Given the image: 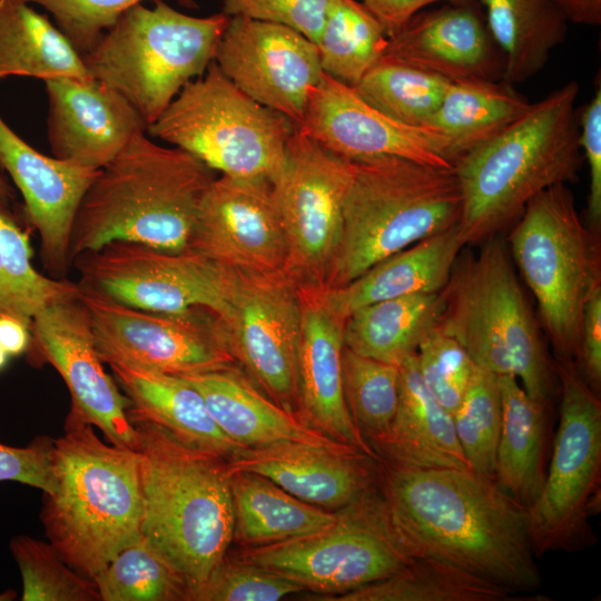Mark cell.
Instances as JSON below:
<instances>
[{
  "label": "cell",
  "instance_id": "16",
  "mask_svg": "<svg viewBox=\"0 0 601 601\" xmlns=\"http://www.w3.org/2000/svg\"><path fill=\"white\" fill-rule=\"evenodd\" d=\"M229 352L264 393L299 414V286L285 272L237 274L228 316L219 319Z\"/></svg>",
  "mask_w": 601,
  "mask_h": 601
},
{
  "label": "cell",
  "instance_id": "27",
  "mask_svg": "<svg viewBox=\"0 0 601 601\" xmlns=\"http://www.w3.org/2000/svg\"><path fill=\"white\" fill-rule=\"evenodd\" d=\"M400 394L396 413L387 431L370 443L386 462L418 469L470 470L453 415L425 386L416 354L400 366Z\"/></svg>",
  "mask_w": 601,
  "mask_h": 601
},
{
  "label": "cell",
  "instance_id": "10",
  "mask_svg": "<svg viewBox=\"0 0 601 601\" xmlns=\"http://www.w3.org/2000/svg\"><path fill=\"white\" fill-rule=\"evenodd\" d=\"M296 126L239 90L215 60L149 125L150 137L180 148L221 175L273 180Z\"/></svg>",
  "mask_w": 601,
  "mask_h": 601
},
{
  "label": "cell",
  "instance_id": "38",
  "mask_svg": "<svg viewBox=\"0 0 601 601\" xmlns=\"http://www.w3.org/2000/svg\"><path fill=\"white\" fill-rule=\"evenodd\" d=\"M102 601H190L177 568L142 534L93 578Z\"/></svg>",
  "mask_w": 601,
  "mask_h": 601
},
{
  "label": "cell",
  "instance_id": "55",
  "mask_svg": "<svg viewBox=\"0 0 601 601\" xmlns=\"http://www.w3.org/2000/svg\"><path fill=\"white\" fill-rule=\"evenodd\" d=\"M14 197L13 189L8 179L0 173V201L8 203Z\"/></svg>",
  "mask_w": 601,
  "mask_h": 601
},
{
  "label": "cell",
  "instance_id": "35",
  "mask_svg": "<svg viewBox=\"0 0 601 601\" xmlns=\"http://www.w3.org/2000/svg\"><path fill=\"white\" fill-rule=\"evenodd\" d=\"M487 28L504 55L503 81L523 82L545 66L563 42L568 20L553 0H479Z\"/></svg>",
  "mask_w": 601,
  "mask_h": 601
},
{
  "label": "cell",
  "instance_id": "20",
  "mask_svg": "<svg viewBox=\"0 0 601 601\" xmlns=\"http://www.w3.org/2000/svg\"><path fill=\"white\" fill-rule=\"evenodd\" d=\"M297 128L327 150L352 161L395 156L454 168L447 160L446 140L440 134L394 121L363 100L354 87L324 71L311 91Z\"/></svg>",
  "mask_w": 601,
  "mask_h": 601
},
{
  "label": "cell",
  "instance_id": "50",
  "mask_svg": "<svg viewBox=\"0 0 601 601\" xmlns=\"http://www.w3.org/2000/svg\"><path fill=\"white\" fill-rule=\"evenodd\" d=\"M578 368L587 384L601 390V288L588 299L582 314Z\"/></svg>",
  "mask_w": 601,
  "mask_h": 601
},
{
  "label": "cell",
  "instance_id": "24",
  "mask_svg": "<svg viewBox=\"0 0 601 601\" xmlns=\"http://www.w3.org/2000/svg\"><path fill=\"white\" fill-rule=\"evenodd\" d=\"M230 472L258 474L322 509H344L373 491L377 460L299 444L240 449L226 459Z\"/></svg>",
  "mask_w": 601,
  "mask_h": 601
},
{
  "label": "cell",
  "instance_id": "2",
  "mask_svg": "<svg viewBox=\"0 0 601 601\" xmlns=\"http://www.w3.org/2000/svg\"><path fill=\"white\" fill-rule=\"evenodd\" d=\"M216 178L191 154L156 144L146 131L105 167L87 189L70 239V260L112 242L166 252L189 248L198 208Z\"/></svg>",
  "mask_w": 601,
  "mask_h": 601
},
{
  "label": "cell",
  "instance_id": "19",
  "mask_svg": "<svg viewBox=\"0 0 601 601\" xmlns=\"http://www.w3.org/2000/svg\"><path fill=\"white\" fill-rule=\"evenodd\" d=\"M188 249L237 274L284 270L287 242L272 181L216 177L201 198Z\"/></svg>",
  "mask_w": 601,
  "mask_h": 601
},
{
  "label": "cell",
  "instance_id": "48",
  "mask_svg": "<svg viewBox=\"0 0 601 601\" xmlns=\"http://www.w3.org/2000/svg\"><path fill=\"white\" fill-rule=\"evenodd\" d=\"M592 99L577 115L579 145L589 167L587 225L600 231L601 227V82L597 77Z\"/></svg>",
  "mask_w": 601,
  "mask_h": 601
},
{
  "label": "cell",
  "instance_id": "30",
  "mask_svg": "<svg viewBox=\"0 0 601 601\" xmlns=\"http://www.w3.org/2000/svg\"><path fill=\"white\" fill-rule=\"evenodd\" d=\"M502 423L495 482L530 509L545 477L548 406L531 398L513 375H499Z\"/></svg>",
  "mask_w": 601,
  "mask_h": 601
},
{
  "label": "cell",
  "instance_id": "23",
  "mask_svg": "<svg viewBox=\"0 0 601 601\" xmlns=\"http://www.w3.org/2000/svg\"><path fill=\"white\" fill-rule=\"evenodd\" d=\"M53 157L92 169L110 162L147 125L117 90L95 78L45 81Z\"/></svg>",
  "mask_w": 601,
  "mask_h": 601
},
{
  "label": "cell",
  "instance_id": "25",
  "mask_svg": "<svg viewBox=\"0 0 601 601\" xmlns=\"http://www.w3.org/2000/svg\"><path fill=\"white\" fill-rule=\"evenodd\" d=\"M299 414L331 439L378 460L354 424L345 402L342 382L344 322L328 312L314 288L299 287Z\"/></svg>",
  "mask_w": 601,
  "mask_h": 601
},
{
  "label": "cell",
  "instance_id": "37",
  "mask_svg": "<svg viewBox=\"0 0 601 601\" xmlns=\"http://www.w3.org/2000/svg\"><path fill=\"white\" fill-rule=\"evenodd\" d=\"M387 37L377 19L357 0H328L316 42L322 70L355 87L383 56Z\"/></svg>",
  "mask_w": 601,
  "mask_h": 601
},
{
  "label": "cell",
  "instance_id": "4",
  "mask_svg": "<svg viewBox=\"0 0 601 601\" xmlns=\"http://www.w3.org/2000/svg\"><path fill=\"white\" fill-rule=\"evenodd\" d=\"M579 89L577 81L566 82L454 164L465 246L500 235L542 190L579 179Z\"/></svg>",
  "mask_w": 601,
  "mask_h": 601
},
{
  "label": "cell",
  "instance_id": "18",
  "mask_svg": "<svg viewBox=\"0 0 601 601\" xmlns=\"http://www.w3.org/2000/svg\"><path fill=\"white\" fill-rule=\"evenodd\" d=\"M215 62L245 95L298 127L323 70L315 42L285 24L229 17Z\"/></svg>",
  "mask_w": 601,
  "mask_h": 601
},
{
  "label": "cell",
  "instance_id": "51",
  "mask_svg": "<svg viewBox=\"0 0 601 601\" xmlns=\"http://www.w3.org/2000/svg\"><path fill=\"white\" fill-rule=\"evenodd\" d=\"M461 0H361L377 19L387 38L397 33L407 21L427 4Z\"/></svg>",
  "mask_w": 601,
  "mask_h": 601
},
{
  "label": "cell",
  "instance_id": "49",
  "mask_svg": "<svg viewBox=\"0 0 601 601\" xmlns=\"http://www.w3.org/2000/svg\"><path fill=\"white\" fill-rule=\"evenodd\" d=\"M53 440L38 436L24 447L0 443V482L14 481L49 493L53 489L51 466Z\"/></svg>",
  "mask_w": 601,
  "mask_h": 601
},
{
  "label": "cell",
  "instance_id": "1",
  "mask_svg": "<svg viewBox=\"0 0 601 601\" xmlns=\"http://www.w3.org/2000/svg\"><path fill=\"white\" fill-rule=\"evenodd\" d=\"M376 463L390 519L415 556L449 561L512 593L540 587L529 511L495 481L471 470Z\"/></svg>",
  "mask_w": 601,
  "mask_h": 601
},
{
  "label": "cell",
  "instance_id": "14",
  "mask_svg": "<svg viewBox=\"0 0 601 601\" xmlns=\"http://www.w3.org/2000/svg\"><path fill=\"white\" fill-rule=\"evenodd\" d=\"M86 283L132 307L160 313L195 308L218 319L230 313L237 273L186 249L166 252L132 242H112L72 260Z\"/></svg>",
  "mask_w": 601,
  "mask_h": 601
},
{
  "label": "cell",
  "instance_id": "8",
  "mask_svg": "<svg viewBox=\"0 0 601 601\" xmlns=\"http://www.w3.org/2000/svg\"><path fill=\"white\" fill-rule=\"evenodd\" d=\"M229 17L183 13L164 0L127 10L82 55L90 76L117 90L147 127L215 60Z\"/></svg>",
  "mask_w": 601,
  "mask_h": 601
},
{
  "label": "cell",
  "instance_id": "21",
  "mask_svg": "<svg viewBox=\"0 0 601 601\" xmlns=\"http://www.w3.org/2000/svg\"><path fill=\"white\" fill-rule=\"evenodd\" d=\"M0 166L22 195L27 218L39 235L45 268L61 278L71 265L78 208L99 170L39 152L1 116Z\"/></svg>",
  "mask_w": 601,
  "mask_h": 601
},
{
  "label": "cell",
  "instance_id": "15",
  "mask_svg": "<svg viewBox=\"0 0 601 601\" xmlns=\"http://www.w3.org/2000/svg\"><path fill=\"white\" fill-rule=\"evenodd\" d=\"M355 164L296 127L273 180L287 242L285 272L299 287L321 288L337 248L343 206Z\"/></svg>",
  "mask_w": 601,
  "mask_h": 601
},
{
  "label": "cell",
  "instance_id": "28",
  "mask_svg": "<svg viewBox=\"0 0 601 601\" xmlns=\"http://www.w3.org/2000/svg\"><path fill=\"white\" fill-rule=\"evenodd\" d=\"M464 246L457 225L381 260L342 287L314 289L328 312L345 322L353 312L370 304L440 293Z\"/></svg>",
  "mask_w": 601,
  "mask_h": 601
},
{
  "label": "cell",
  "instance_id": "29",
  "mask_svg": "<svg viewBox=\"0 0 601 601\" xmlns=\"http://www.w3.org/2000/svg\"><path fill=\"white\" fill-rule=\"evenodd\" d=\"M108 365L128 400L131 424H154L187 444L226 459L243 449L221 432L200 393L181 376L122 363Z\"/></svg>",
  "mask_w": 601,
  "mask_h": 601
},
{
  "label": "cell",
  "instance_id": "33",
  "mask_svg": "<svg viewBox=\"0 0 601 601\" xmlns=\"http://www.w3.org/2000/svg\"><path fill=\"white\" fill-rule=\"evenodd\" d=\"M531 105L503 80L451 82L425 127L446 140L447 160L454 167L462 156L522 117Z\"/></svg>",
  "mask_w": 601,
  "mask_h": 601
},
{
  "label": "cell",
  "instance_id": "44",
  "mask_svg": "<svg viewBox=\"0 0 601 601\" xmlns=\"http://www.w3.org/2000/svg\"><path fill=\"white\" fill-rule=\"evenodd\" d=\"M416 359L425 386L453 415L476 367L469 353L455 338L435 327L420 344Z\"/></svg>",
  "mask_w": 601,
  "mask_h": 601
},
{
  "label": "cell",
  "instance_id": "45",
  "mask_svg": "<svg viewBox=\"0 0 601 601\" xmlns=\"http://www.w3.org/2000/svg\"><path fill=\"white\" fill-rule=\"evenodd\" d=\"M304 590L267 569L226 558L191 594V601H276Z\"/></svg>",
  "mask_w": 601,
  "mask_h": 601
},
{
  "label": "cell",
  "instance_id": "22",
  "mask_svg": "<svg viewBox=\"0 0 601 601\" xmlns=\"http://www.w3.org/2000/svg\"><path fill=\"white\" fill-rule=\"evenodd\" d=\"M381 59L410 65L452 82L503 80L505 68L504 55L477 0L418 11L387 38Z\"/></svg>",
  "mask_w": 601,
  "mask_h": 601
},
{
  "label": "cell",
  "instance_id": "41",
  "mask_svg": "<svg viewBox=\"0 0 601 601\" xmlns=\"http://www.w3.org/2000/svg\"><path fill=\"white\" fill-rule=\"evenodd\" d=\"M453 422L470 470L495 481L502 423L499 375L475 367L467 390L453 413Z\"/></svg>",
  "mask_w": 601,
  "mask_h": 601
},
{
  "label": "cell",
  "instance_id": "40",
  "mask_svg": "<svg viewBox=\"0 0 601 601\" xmlns=\"http://www.w3.org/2000/svg\"><path fill=\"white\" fill-rule=\"evenodd\" d=\"M342 382L352 420L370 445L387 431L396 413L398 366L358 355L344 346Z\"/></svg>",
  "mask_w": 601,
  "mask_h": 601
},
{
  "label": "cell",
  "instance_id": "9",
  "mask_svg": "<svg viewBox=\"0 0 601 601\" xmlns=\"http://www.w3.org/2000/svg\"><path fill=\"white\" fill-rule=\"evenodd\" d=\"M513 224L510 255L538 302L556 361L578 363L583 308L601 288L600 231L581 219L565 184L535 195Z\"/></svg>",
  "mask_w": 601,
  "mask_h": 601
},
{
  "label": "cell",
  "instance_id": "43",
  "mask_svg": "<svg viewBox=\"0 0 601 601\" xmlns=\"http://www.w3.org/2000/svg\"><path fill=\"white\" fill-rule=\"evenodd\" d=\"M0 201V258L8 286L31 322L45 306L76 297L79 284L40 274L32 265V248L28 234L14 221Z\"/></svg>",
  "mask_w": 601,
  "mask_h": 601
},
{
  "label": "cell",
  "instance_id": "26",
  "mask_svg": "<svg viewBox=\"0 0 601 601\" xmlns=\"http://www.w3.org/2000/svg\"><path fill=\"white\" fill-rule=\"evenodd\" d=\"M181 377L200 393L221 432L243 449L299 444L362 453L325 435L300 414L276 404L236 367Z\"/></svg>",
  "mask_w": 601,
  "mask_h": 601
},
{
  "label": "cell",
  "instance_id": "12",
  "mask_svg": "<svg viewBox=\"0 0 601 601\" xmlns=\"http://www.w3.org/2000/svg\"><path fill=\"white\" fill-rule=\"evenodd\" d=\"M415 558L373 491L342 509L317 533L243 551L239 561L278 573L304 589L343 594L385 579Z\"/></svg>",
  "mask_w": 601,
  "mask_h": 601
},
{
  "label": "cell",
  "instance_id": "3",
  "mask_svg": "<svg viewBox=\"0 0 601 601\" xmlns=\"http://www.w3.org/2000/svg\"><path fill=\"white\" fill-rule=\"evenodd\" d=\"M53 489L40 520L59 556L93 579L141 534L142 492L135 450L107 445L93 425L69 412L53 440Z\"/></svg>",
  "mask_w": 601,
  "mask_h": 601
},
{
  "label": "cell",
  "instance_id": "11",
  "mask_svg": "<svg viewBox=\"0 0 601 601\" xmlns=\"http://www.w3.org/2000/svg\"><path fill=\"white\" fill-rule=\"evenodd\" d=\"M560 420L544 483L529 511L533 551L573 552L595 542L590 518L600 509L601 402L572 361L553 363Z\"/></svg>",
  "mask_w": 601,
  "mask_h": 601
},
{
  "label": "cell",
  "instance_id": "5",
  "mask_svg": "<svg viewBox=\"0 0 601 601\" xmlns=\"http://www.w3.org/2000/svg\"><path fill=\"white\" fill-rule=\"evenodd\" d=\"M141 534L184 575L191 594L226 558L235 515L226 457L150 423H134Z\"/></svg>",
  "mask_w": 601,
  "mask_h": 601
},
{
  "label": "cell",
  "instance_id": "7",
  "mask_svg": "<svg viewBox=\"0 0 601 601\" xmlns=\"http://www.w3.org/2000/svg\"><path fill=\"white\" fill-rule=\"evenodd\" d=\"M477 252L456 258L440 292L437 328L455 338L477 367L513 375L528 395L549 407L554 365L516 277L509 246L501 235Z\"/></svg>",
  "mask_w": 601,
  "mask_h": 601
},
{
  "label": "cell",
  "instance_id": "13",
  "mask_svg": "<svg viewBox=\"0 0 601 601\" xmlns=\"http://www.w3.org/2000/svg\"><path fill=\"white\" fill-rule=\"evenodd\" d=\"M78 284V298L89 313L95 346L105 364L122 363L177 376L236 367L220 322L211 312L145 311Z\"/></svg>",
  "mask_w": 601,
  "mask_h": 601
},
{
  "label": "cell",
  "instance_id": "52",
  "mask_svg": "<svg viewBox=\"0 0 601 601\" xmlns=\"http://www.w3.org/2000/svg\"><path fill=\"white\" fill-rule=\"evenodd\" d=\"M30 326L10 314L0 315V347L9 356H19L30 346Z\"/></svg>",
  "mask_w": 601,
  "mask_h": 601
},
{
  "label": "cell",
  "instance_id": "34",
  "mask_svg": "<svg viewBox=\"0 0 601 601\" xmlns=\"http://www.w3.org/2000/svg\"><path fill=\"white\" fill-rule=\"evenodd\" d=\"M440 293L414 294L366 305L344 322V346L354 353L400 366L416 354L437 326Z\"/></svg>",
  "mask_w": 601,
  "mask_h": 601
},
{
  "label": "cell",
  "instance_id": "31",
  "mask_svg": "<svg viewBox=\"0 0 601 601\" xmlns=\"http://www.w3.org/2000/svg\"><path fill=\"white\" fill-rule=\"evenodd\" d=\"M92 78L62 31L27 0H0V79Z\"/></svg>",
  "mask_w": 601,
  "mask_h": 601
},
{
  "label": "cell",
  "instance_id": "36",
  "mask_svg": "<svg viewBox=\"0 0 601 601\" xmlns=\"http://www.w3.org/2000/svg\"><path fill=\"white\" fill-rule=\"evenodd\" d=\"M505 588L449 561L415 556L394 574L335 598L333 601H506Z\"/></svg>",
  "mask_w": 601,
  "mask_h": 601
},
{
  "label": "cell",
  "instance_id": "32",
  "mask_svg": "<svg viewBox=\"0 0 601 601\" xmlns=\"http://www.w3.org/2000/svg\"><path fill=\"white\" fill-rule=\"evenodd\" d=\"M230 473L234 538L243 544L260 546L307 536L339 518V512L306 503L258 474Z\"/></svg>",
  "mask_w": 601,
  "mask_h": 601
},
{
  "label": "cell",
  "instance_id": "53",
  "mask_svg": "<svg viewBox=\"0 0 601 601\" xmlns=\"http://www.w3.org/2000/svg\"><path fill=\"white\" fill-rule=\"evenodd\" d=\"M568 22L584 26L601 23V0H553Z\"/></svg>",
  "mask_w": 601,
  "mask_h": 601
},
{
  "label": "cell",
  "instance_id": "57",
  "mask_svg": "<svg viewBox=\"0 0 601 601\" xmlns=\"http://www.w3.org/2000/svg\"><path fill=\"white\" fill-rule=\"evenodd\" d=\"M16 597V592L12 591V590H7L2 593H0V601H9V600H12L14 599Z\"/></svg>",
  "mask_w": 601,
  "mask_h": 601
},
{
  "label": "cell",
  "instance_id": "17",
  "mask_svg": "<svg viewBox=\"0 0 601 601\" xmlns=\"http://www.w3.org/2000/svg\"><path fill=\"white\" fill-rule=\"evenodd\" d=\"M30 332V363H49L59 373L71 396L70 412L98 427L111 444L136 450L138 433L127 415L128 400L104 368L78 295L38 311Z\"/></svg>",
  "mask_w": 601,
  "mask_h": 601
},
{
  "label": "cell",
  "instance_id": "46",
  "mask_svg": "<svg viewBox=\"0 0 601 601\" xmlns=\"http://www.w3.org/2000/svg\"><path fill=\"white\" fill-rule=\"evenodd\" d=\"M49 12L56 26L82 56L100 36L130 8L146 0H27ZM187 9H197L195 0H175Z\"/></svg>",
  "mask_w": 601,
  "mask_h": 601
},
{
  "label": "cell",
  "instance_id": "56",
  "mask_svg": "<svg viewBox=\"0 0 601 601\" xmlns=\"http://www.w3.org/2000/svg\"><path fill=\"white\" fill-rule=\"evenodd\" d=\"M9 355L0 347V372L7 366Z\"/></svg>",
  "mask_w": 601,
  "mask_h": 601
},
{
  "label": "cell",
  "instance_id": "39",
  "mask_svg": "<svg viewBox=\"0 0 601 601\" xmlns=\"http://www.w3.org/2000/svg\"><path fill=\"white\" fill-rule=\"evenodd\" d=\"M451 82L410 65L380 59L354 88L363 100L394 121L425 127Z\"/></svg>",
  "mask_w": 601,
  "mask_h": 601
},
{
  "label": "cell",
  "instance_id": "6",
  "mask_svg": "<svg viewBox=\"0 0 601 601\" xmlns=\"http://www.w3.org/2000/svg\"><path fill=\"white\" fill-rule=\"evenodd\" d=\"M342 234L318 289L342 287L381 260L459 225L454 168L395 156L355 160Z\"/></svg>",
  "mask_w": 601,
  "mask_h": 601
},
{
  "label": "cell",
  "instance_id": "54",
  "mask_svg": "<svg viewBox=\"0 0 601 601\" xmlns=\"http://www.w3.org/2000/svg\"><path fill=\"white\" fill-rule=\"evenodd\" d=\"M10 314L21 319L30 326L31 322L26 317L18 302L13 297L3 272L1 258H0V315Z\"/></svg>",
  "mask_w": 601,
  "mask_h": 601
},
{
  "label": "cell",
  "instance_id": "42",
  "mask_svg": "<svg viewBox=\"0 0 601 601\" xmlns=\"http://www.w3.org/2000/svg\"><path fill=\"white\" fill-rule=\"evenodd\" d=\"M10 550L21 573L23 601H101L93 579L70 568L50 542L17 535Z\"/></svg>",
  "mask_w": 601,
  "mask_h": 601
},
{
  "label": "cell",
  "instance_id": "47",
  "mask_svg": "<svg viewBox=\"0 0 601 601\" xmlns=\"http://www.w3.org/2000/svg\"><path fill=\"white\" fill-rule=\"evenodd\" d=\"M221 12L228 17L285 24L317 42L328 0H221Z\"/></svg>",
  "mask_w": 601,
  "mask_h": 601
}]
</instances>
